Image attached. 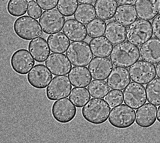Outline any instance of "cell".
Returning <instances> with one entry per match:
<instances>
[{"mask_svg": "<svg viewBox=\"0 0 160 143\" xmlns=\"http://www.w3.org/2000/svg\"><path fill=\"white\" fill-rule=\"evenodd\" d=\"M63 32L71 42H81L87 36L86 26L74 19L66 20Z\"/></svg>", "mask_w": 160, "mask_h": 143, "instance_id": "obj_20", "label": "cell"}, {"mask_svg": "<svg viewBox=\"0 0 160 143\" xmlns=\"http://www.w3.org/2000/svg\"><path fill=\"white\" fill-rule=\"evenodd\" d=\"M140 56L143 60L152 64L160 62V40L153 37L140 47Z\"/></svg>", "mask_w": 160, "mask_h": 143, "instance_id": "obj_18", "label": "cell"}, {"mask_svg": "<svg viewBox=\"0 0 160 143\" xmlns=\"http://www.w3.org/2000/svg\"><path fill=\"white\" fill-rule=\"evenodd\" d=\"M88 68L93 79L104 80L112 71L113 65L108 58L96 57L91 61Z\"/></svg>", "mask_w": 160, "mask_h": 143, "instance_id": "obj_15", "label": "cell"}, {"mask_svg": "<svg viewBox=\"0 0 160 143\" xmlns=\"http://www.w3.org/2000/svg\"><path fill=\"white\" fill-rule=\"evenodd\" d=\"M80 3L85 4H94L97 1V0H77Z\"/></svg>", "mask_w": 160, "mask_h": 143, "instance_id": "obj_40", "label": "cell"}, {"mask_svg": "<svg viewBox=\"0 0 160 143\" xmlns=\"http://www.w3.org/2000/svg\"><path fill=\"white\" fill-rule=\"evenodd\" d=\"M137 0H116L117 2L121 5L134 4Z\"/></svg>", "mask_w": 160, "mask_h": 143, "instance_id": "obj_39", "label": "cell"}, {"mask_svg": "<svg viewBox=\"0 0 160 143\" xmlns=\"http://www.w3.org/2000/svg\"><path fill=\"white\" fill-rule=\"evenodd\" d=\"M49 47L43 38L39 37L32 40L29 42L28 50L37 62L42 63L48 57L50 53Z\"/></svg>", "mask_w": 160, "mask_h": 143, "instance_id": "obj_21", "label": "cell"}, {"mask_svg": "<svg viewBox=\"0 0 160 143\" xmlns=\"http://www.w3.org/2000/svg\"><path fill=\"white\" fill-rule=\"evenodd\" d=\"M135 7L139 18L151 20L160 12V0H137Z\"/></svg>", "mask_w": 160, "mask_h": 143, "instance_id": "obj_16", "label": "cell"}, {"mask_svg": "<svg viewBox=\"0 0 160 143\" xmlns=\"http://www.w3.org/2000/svg\"><path fill=\"white\" fill-rule=\"evenodd\" d=\"M134 6L132 5H120L118 6L114 19L124 26H128L138 19Z\"/></svg>", "mask_w": 160, "mask_h": 143, "instance_id": "obj_24", "label": "cell"}, {"mask_svg": "<svg viewBox=\"0 0 160 143\" xmlns=\"http://www.w3.org/2000/svg\"><path fill=\"white\" fill-rule=\"evenodd\" d=\"M90 94L86 88L74 87L71 91L69 99L76 107L81 108L87 103L91 99Z\"/></svg>", "mask_w": 160, "mask_h": 143, "instance_id": "obj_29", "label": "cell"}, {"mask_svg": "<svg viewBox=\"0 0 160 143\" xmlns=\"http://www.w3.org/2000/svg\"><path fill=\"white\" fill-rule=\"evenodd\" d=\"M152 32L151 22L138 19L127 27L126 38L128 42L140 46L152 37Z\"/></svg>", "mask_w": 160, "mask_h": 143, "instance_id": "obj_3", "label": "cell"}, {"mask_svg": "<svg viewBox=\"0 0 160 143\" xmlns=\"http://www.w3.org/2000/svg\"><path fill=\"white\" fill-rule=\"evenodd\" d=\"M67 76H55L46 88V95L51 101H56L68 97L72 86Z\"/></svg>", "mask_w": 160, "mask_h": 143, "instance_id": "obj_9", "label": "cell"}, {"mask_svg": "<svg viewBox=\"0 0 160 143\" xmlns=\"http://www.w3.org/2000/svg\"><path fill=\"white\" fill-rule=\"evenodd\" d=\"M140 56L138 47L128 41L115 46L110 58L115 66L128 68L139 59Z\"/></svg>", "mask_w": 160, "mask_h": 143, "instance_id": "obj_1", "label": "cell"}, {"mask_svg": "<svg viewBox=\"0 0 160 143\" xmlns=\"http://www.w3.org/2000/svg\"><path fill=\"white\" fill-rule=\"evenodd\" d=\"M89 45L93 55L97 57H109L113 47L109 41L103 36L92 39Z\"/></svg>", "mask_w": 160, "mask_h": 143, "instance_id": "obj_25", "label": "cell"}, {"mask_svg": "<svg viewBox=\"0 0 160 143\" xmlns=\"http://www.w3.org/2000/svg\"><path fill=\"white\" fill-rule=\"evenodd\" d=\"M157 120L160 123V106L158 108L157 111Z\"/></svg>", "mask_w": 160, "mask_h": 143, "instance_id": "obj_42", "label": "cell"}, {"mask_svg": "<svg viewBox=\"0 0 160 143\" xmlns=\"http://www.w3.org/2000/svg\"><path fill=\"white\" fill-rule=\"evenodd\" d=\"M62 32L52 34L48 37L47 41L52 52L64 53L68 48L70 42Z\"/></svg>", "mask_w": 160, "mask_h": 143, "instance_id": "obj_27", "label": "cell"}, {"mask_svg": "<svg viewBox=\"0 0 160 143\" xmlns=\"http://www.w3.org/2000/svg\"><path fill=\"white\" fill-rule=\"evenodd\" d=\"M146 91L143 85L131 82L123 91L124 103L134 110L138 109L146 103Z\"/></svg>", "mask_w": 160, "mask_h": 143, "instance_id": "obj_10", "label": "cell"}, {"mask_svg": "<svg viewBox=\"0 0 160 143\" xmlns=\"http://www.w3.org/2000/svg\"><path fill=\"white\" fill-rule=\"evenodd\" d=\"M107 83L103 80H92L88 88L91 96L93 98H103L110 90Z\"/></svg>", "mask_w": 160, "mask_h": 143, "instance_id": "obj_31", "label": "cell"}, {"mask_svg": "<svg viewBox=\"0 0 160 143\" xmlns=\"http://www.w3.org/2000/svg\"><path fill=\"white\" fill-rule=\"evenodd\" d=\"M66 54L72 65L76 66H87L94 57L90 45L85 42H72Z\"/></svg>", "mask_w": 160, "mask_h": 143, "instance_id": "obj_5", "label": "cell"}, {"mask_svg": "<svg viewBox=\"0 0 160 143\" xmlns=\"http://www.w3.org/2000/svg\"><path fill=\"white\" fill-rule=\"evenodd\" d=\"M65 21L64 16L56 9L44 11L39 19L43 31L48 35L61 31Z\"/></svg>", "mask_w": 160, "mask_h": 143, "instance_id": "obj_8", "label": "cell"}, {"mask_svg": "<svg viewBox=\"0 0 160 143\" xmlns=\"http://www.w3.org/2000/svg\"><path fill=\"white\" fill-rule=\"evenodd\" d=\"M77 109L68 98H63L55 101L52 109L53 118L60 123L66 124L75 118Z\"/></svg>", "mask_w": 160, "mask_h": 143, "instance_id": "obj_11", "label": "cell"}, {"mask_svg": "<svg viewBox=\"0 0 160 143\" xmlns=\"http://www.w3.org/2000/svg\"><path fill=\"white\" fill-rule=\"evenodd\" d=\"M91 76L87 67L79 66L73 67L68 77L73 86L84 87L90 83L92 80Z\"/></svg>", "mask_w": 160, "mask_h": 143, "instance_id": "obj_22", "label": "cell"}, {"mask_svg": "<svg viewBox=\"0 0 160 143\" xmlns=\"http://www.w3.org/2000/svg\"><path fill=\"white\" fill-rule=\"evenodd\" d=\"M128 70L124 67H115L113 68L107 80V82L112 89L124 90L131 82Z\"/></svg>", "mask_w": 160, "mask_h": 143, "instance_id": "obj_17", "label": "cell"}, {"mask_svg": "<svg viewBox=\"0 0 160 143\" xmlns=\"http://www.w3.org/2000/svg\"><path fill=\"white\" fill-rule=\"evenodd\" d=\"M147 97L149 103L158 106L160 105V79L152 80L146 86Z\"/></svg>", "mask_w": 160, "mask_h": 143, "instance_id": "obj_30", "label": "cell"}, {"mask_svg": "<svg viewBox=\"0 0 160 143\" xmlns=\"http://www.w3.org/2000/svg\"><path fill=\"white\" fill-rule=\"evenodd\" d=\"M29 84L38 89H43L51 82L52 78L51 72L44 65L37 64L31 70L28 75Z\"/></svg>", "mask_w": 160, "mask_h": 143, "instance_id": "obj_13", "label": "cell"}, {"mask_svg": "<svg viewBox=\"0 0 160 143\" xmlns=\"http://www.w3.org/2000/svg\"><path fill=\"white\" fill-rule=\"evenodd\" d=\"M156 68L157 76L160 78V62L157 64Z\"/></svg>", "mask_w": 160, "mask_h": 143, "instance_id": "obj_41", "label": "cell"}, {"mask_svg": "<svg viewBox=\"0 0 160 143\" xmlns=\"http://www.w3.org/2000/svg\"><path fill=\"white\" fill-rule=\"evenodd\" d=\"M28 4L26 0H9L7 6L8 12L13 17L22 16L27 11Z\"/></svg>", "mask_w": 160, "mask_h": 143, "instance_id": "obj_33", "label": "cell"}, {"mask_svg": "<svg viewBox=\"0 0 160 143\" xmlns=\"http://www.w3.org/2000/svg\"><path fill=\"white\" fill-rule=\"evenodd\" d=\"M110 111V107L103 99L92 98L82 108V114L90 123L100 125L107 121Z\"/></svg>", "mask_w": 160, "mask_h": 143, "instance_id": "obj_2", "label": "cell"}, {"mask_svg": "<svg viewBox=\"0 0 160 143\" xmlns=\"http://www.w3.org/2000/svg\"><path fill=\"white\" fill-rule=\"evenodd\" d=\"M58 1V0H36L40 7L44 10L55 8Z\"/></svg>", "mask_w": 160, "mask_h": 143, "instance_id": "obj_37", "label": "cell"}, {"mask_svg": "<svg viewBox=\"0 0 160 143\" xmlns=\"http://www.w3.org/2000/svg\"><path fill=\"white\" fill-rule=\"evenodd\" d=\"M38 20L28 16L17 18L14 24V29L20 38L30 40L41 36L43 32Z\"/></svg>", "mask_w": 160, "mask_h": 143, "instance_id": "obj_4", "label": "cell"}, {"mask_svg": "<svg viewBox=\"0 0 160 143\" xmlns=\"http://www.w3.org/2000/svg\"><path fill=\"white\" fill-rule=\"evenodd\" d=\"M78 3L77 0H59L57 9L65 17H69L74 14Z\"/></svg>", "mask_w": 160, "mask_h": 143, "instance_id": "obj_34", "label": "cell"}, {"mask_svg": "<svg viewBox=\"0 0 160 143\" xmlns=\"http://www.w3.org/2000/svg\"><path fill=\"white\" fill-rule=\"evenodd\" d=\"M28 1H30V0H28Z\"/></svg>", "mask_w": 160, "mask_h": 143, "instance_id": "obj_43", "label": "cell"}, {"mask_svg": "<svg viewBox=\"0 0 160 143\" xmlns=\"http://www.w3.org/2000/svg\"><path fill=\"white\" fill-rule=\"evenodd\" d=\"M86 27L88 36L95 38L104 35L106 23L102 19L96 18L87 25Z\"/></svg>", "mask_w": 160, "mask_h": 143, "instance_id": "obj_32", "label": "cell"}, {"mask_svg": "<svg viewBox=\"0 0 160 143\" xmlns=\"http://www.w3.org/2000/svg\"><path fill=\"white\" fill-rule=\"evenodd\" d=\"M157 107L147 103L136 111V122L138 125L142 128H148L154 124L157 118Z\"/></svg>", "mask_w": 160, "mask_h": 143, "instance_id": "obj_19", "label": "cell"}, {"mask_svg": "<svg viewBox=\"0 0 160 143\" xmlns=\"http://www.w3.org/2000/svg\"><path fill=\"white\" fill-rule=\"evenodd\" d=\"M96 12L94 6L90 4H79L74 15L78 21L87 25L96 18Z\"/></svg>", "mask_w": 160, "mask_h": 143, "instance_id": "obj_28", "label": "cell"}, {"mask_svg": "<svg viewBox=\"0 0 160 143\" xmlns=\"http://www.w3.org/2000/svg\"><path fill=\"white\" fill-rule=\"evenodd\" d=\"M152 26L154 36L160 40V14L153 19L152 22Z\"/></svg>", "mask_w": 160, "mask_h": 143, "instance_id": "obj_38", "label": "cell"}, {"mask_svg": "<svg viewBox=\"0 0 160 143\" xmlns=\"http://www.w3.org/2000/svg\"><path fill=\"white\" fill-rule=\"evenodd\" d=\"M123 92L118 90H111L106 95L105 100L111 107H116L123 103Z\"/></svg>", "mask_w": 160, "mask_h": 143, "instance_id": "obj_35", "label": "cell"}, {"mask_svg": "<svg viewBox=\"0 0 160 143\" xmlns=\"http://www.w3.org/2000/svg\"><path fill=\"white\" fill-rule=\"evenodd\" d=\"M135 111L124 104L119 105L111 110L109 121L113 126L119 129L128 128L134 124Z\"/></svg>", "mask_w": 160, "mask_h": 143, "instance_id": "obj_6", "label": "cell"}, {"mask_svg": "<svg viewBox=\"0 0 160 143\" xmlns=\"http://www.w3.org/2000/svg\"><path fill=\"white\" fill-rule=\"evenodd\" d=\"M67 57L64 54L52 53L47 59L45 64L54 76L66 75L72 68Z\"/></svg>", "mask_w": 160, "mask_h": 143, "instance_id": "obj_14", "label": "cell"}, {"mask_svg": "<svg viewBox=\"0 0 160 143\" xmlns=\"http://www.w3.org/2000/svg\"><path fill=\"white\" fill-rule=\"evenodd\" d=\"M126 28L124 26L115 21L109 22L106 26L105 36L114 45L125 41Z\"/></svg>", "mask_w": 160, "mask_h": 143, "instance_id": "obj_23", "label": "cell"}, {"mask_svg": "<svg viewBox=\"0 0 160 143\" xmlns=\"http://www.w3.org/2000/svg\"><path fill=\"white\" fill-rule=\"evenodd\" d=\"M129 72L132 81L144 85L156 76L155 66L143 60H139L132 65L129 68Z\"/></svg>", "mask_w": 160, "mask_h": 143, "instance_id": "obj_7", "label": "cell"}, {"mask_svg": "<svg viewBox=\"0 0 160 143\" xmlns=\"http://www.w3.org/2000/svg\"><path fill=\"white\" fill-rule=\"evenodd\" d=\"M94 5L97 17L104 20L114 17L118 7L116 0H97Z\"/></svg>", "mask_w": 160, "mask_h": 143, "instance_id": "obj_26", "label": "cell"}, {"mask_svg": "<svg viewBox=\"0 0 160 143\" xmlns=\"http://www.w3.org/2000/svg\"><path fill=\"white\" fill-rule=\"evenodd\" d=\"M33 58L28 50H18L13 54L11 58V64L12 69L19 74H27L35 64Z\"/></svg>", "mask_w": 160, "mask_h": 143, "instance_id": "obj_12", "label": "cell"}, {"mask_svg": "<svg viewBox=\"0 0 160 143\" xmlns=\"http://www.w3.org/2000/svg\"><path fill=\"white\" fill-rule=\"evenodd\" d=\"M28 15L33 18L38 19L41 16L43 11L34 1L28 2Z\"/></svg>", "mask_w": 160, "mask_h": 143, "instance_id": "obj_36", "label": "cell"}]
</instances>
